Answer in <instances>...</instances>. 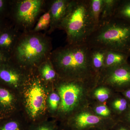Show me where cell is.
I'll return each instance as SVG.
<instances>
[{
	"mask_svg": "<svg viewBox=\"0 0 130 130\" xmlns=\"http://www.w3.org/2000/svg\"><path fill=\"white\" fill-rule=\"evenodd\" d=\"M119 1V0H103L102 12L100 23L113 17Z\"/></svg>",
	"mask_w": 130,
	"mask_h": 130,
	"instance_id": "20",
	"label": "cell"
},
{
	"mask_svg": "<svg viewBox=\"0 0 130 130\" xmlns=\"http://www.w3.org/2000/svg\"><path fill=\"white\" fill-rule=\"evenodd\" d=\"M60 98L58 93H51L49 98V104L51 110L56 111L59 108L60 103Z\"/></svg>",
	"mask_w": 130,
	"mask_h": 130,
	"instance_id": "24",
	"label": "cell"
},
{
	"mask_svg": "<svg viewBox=\"0 0 130 130\" xmlns=\"http://www.w3.org/2000/svg\"><path fill=\"white\" fill-rule=\"evenodd\" d=\"M23 76L21 72L14 68L5 66L0 67V79L15 88L21 83Z\"/></svg>",
	"mask_w": 130,
	"mask_h": 130,
	"instance_id": "13",
	"label": "cell"
},
{
	"mask_svg": "<svg viewBox=\"0 0 130 130\" xmlns=\"http://www.w3.org/2000/svg\"><path fill=\"white\" fill-rule=\"evenodd\" d=\"M106 104L115 116L120 119L126 113L130 107V102L123 95L115 93Z\"/></svg>",
	"mask_w": 130,
	"mask_h": 130,
	"instance_id": "12",
	"label": "cell"
},
{
	"mask_svg": "<svg viewBox=\"0 0 130 130\" xmlns=\"http://www.w3.org/2000/svg\"><path fill=\"white\" fill-rule=\"evenodd\" d=\"M21 126L18 122L11 121L5 124L1 128L0 130H21Z\"/></svg>",
	"mask_w": 130,
	"mask_h": 130,
	"instance_id": "25",
	"label": "cell"
},
{
	"mask_svg": "<svg viewBox=\"0 0 130 130\" xmlns=\"http://www.w3.org/2000/svg\"><path fill=\"white\" fill-rule=\"evenodd\" d=\"M34 130H57V129L53 125L43 124L39 126Z\"/></svg>",
	"mask_w": 130,
	"mask_h": 130,
	"instance_id": "27",
	"label": "cell"
},
{
	"mask_svg": "<svg viewBox=\"0 0 130 130\" xmlns=\"http://www.w3.org/2000/svg\"><path fill=\"white\" fill-rule=\"evenodd\" d=\"M90 50L86 43L67 44L52 51L49 58L59 77L97 82L98 76L91 62Z\"/></svg>",
	"mask_w": 130,
	"mask_h": 130,
	"instance_id": "1",
	"label": "cell"
},
{
	"mask_svg": "<svg viewBox=\"0 0 130 130\" xmlns=\"http://www.w3.org/2000/svg\"><path fill=\"white\" fill-rule=\"evenodd\" d=\"M40 72L42 78L46 81H53L59 77L49 58L41 64Z\"/></svg>",
	"mask_w": 130,
	"mask_h": 130,
	"instance_id": "19",
	"label": "cell"
},
{
	"mask_svg": "<svg viewBox=\"0 0 130 130\" xmlns=\"http://www.w3.org/2000/svg\"><path fill=\"white\" fill-rule=\"evenodd\" d=\"M70 0H54L51 1L49 10L51 16V23L48 33H51L58 29L66 15Z\"/></svg>",
	"mask_w": 130,
	"mask_h": 130,
	"instance_id": "10",
	"label": "cell"
},
{
	"mask_svg": "<svg viewBox=\"0 0 130 130\" xmlns=\"http://www.w3.org/2000/svg\"><path fill=\"white\" fill-rule=\"evenodd\" d=\"M51 39L40 32H23L19 37L11 57L20 64L32 66L49 58L52 52Z\"/></svg>",
	"mask_w": 130,
	"mask_h": 130,
	"instance_id": "4",
	"label": "cell"
},
{
	"mask_svg": "<svg viewBox=\"0 0 130 130\" xmlns=\"http://www.w3.org/2000/svg\"><path fill=\"white\" fill-rule=\"evenodd\" d=\"M106 52V50L101 49L91 48V62L93 69L98 76L105 68Z\"/></svg>",
	"mask_w": 130,
	"mask_h": 130,
	"instance_id": "15",
	"label": "cell"
},
{
	"mask_svg": "<svg viewBox=\"0 0 130 130\" xmlns=\"http://www.w3.org/2000/svg\"><path fill=\"white\" fill-rule=\"evenodd\" d=\"M121 93L130 102V88L124 91Z\"/></svg>",
	"mask_w": 130,
	"mask_h": 130,
	"instance_id": "31",
	"label": "cell"
},
{
	"mask_svg": "<svg viewBox=\"0 0 130 130\" xmlns=\"http://www.w3.org/2000/svg\"><path fill=\"white\" fill-rule=\"evenodd\" d=\"M51 23V16L49 9L39 18L37 23L30 31L33 32H40L49 28Z\"/></svg>",
	"mask_w": 130,
	"mask_h": 130,
	"instance_id": "22",
	"label": "cell"
},
{
	"mask_svg": "<svg viewBox=\"0 0 130 130\" xmlns=\"http://www.w3.org/2000/svg\"><path fill=\"white\" fill-rule=\"evenodd\" d=\"M45 2L43 0H19L13 4V18L19 29L30 31L44 9Z\"/></svg>",
	"mask_w": 130,
	"mask_h": 130,
	"instance_id": "6",
	"label": "cell"
},
{
	"mask_svg": "<svg viewBox=\"0 0 130 130\" xmlns=\"http://www.w3.org/2000/svg\"><path fill=\"white\" fill-rule=\"evenodd\" d=\"M103 3V0H89L90 12L95 28L100 24Z\"/></svg>",
	"mask_w": 130,
	"mask_h": 130,
	"instance_id": "21",
	"label": "cell"
},
{
	"mask_svg": "<svg viewBox=\"0 0 130 130\" xmlns=\"http://www.w3.org/2000/svg\"><path fill=\"white\" fill-rule=\"evenodd\" d=\"M58 29L66 32L67 44L86 43L95 29L90 12L89 0H70Z\"/></svg>",
	"mask_w": 130,
	"mask_h": 130,
	"instance_id": "3",
	"label": "cell"
},
{
	"mask_svg": "<svg viewBox=\"0 0 130 130\" xmlns=\"http://www.w3.org/2000/svg\"><path fill=\"white\" fill-rule=\"evenodd\" d=\"M5 28L0 31V50L11 55L21 33L18 28Z\"/></svg>",
	"mask_w": 130,
	"mask_h": 130,
	"instance_id": "11",
	"label": "cell"
},
{
	"mask_svg": "<svg viewBox=\"0 0 130 130\" xmlns=\"http://www.w3.org/2000/svg\"><path fill=\"white\" fill-rule=\"evenodd\" d=\"M5 28V27L3 26V24L2 21L1 20H0V31L2 29H3Z\"/></svg>",
	"mask_w": 130,
	"mask_h": 130,
	"instance_id": "32",
	"label": "cell"
},
{
	"mask_svg": "<svg viewBox=\"0 0 130 130\" xmlns=\"http://www.w3.org/2000/svg\"><path fill=\"white\" fill-rule=\"evenodd\" d=\"M11 55L0 50V63H3L8 60Z\"/></svg>",
	"mask_w": 130,
	"mask_h": 130,
	"instance_id": "28",
	"label": "cell"
},
{
	"mask_svg": "<svg viewBox=\"0 0 130 130\" xmlns=\"http://www.w3.org/2000/svg\"><path fill=\"white\" fill-rule=\"evenodd\" d=\"M115 93L107 86L96 85L91 91V99L93 101L106 103Z\"/></svg>",
	"mask_w": 130,
	"mask_h": 130,
	"instance_id": "16",
	"label": "cell"
},
{
	"mask_svg": "<svg viewBox=\"0 0 130 130\" xmlns=\"http://www.w3.org/2000/svg\"><path fill=\"white\" fill-rule=\"evenodd\" d=\"M110 130H130V126L124 121L118 120Z\"/></svg>",
	"mask_w": 130,
	"mask_h": 130,
	"instance_id": "26",
	"label": "cell"
},
{
	"mask_svg": "<svg viewBox=\"0 0 130 130\" xmlns=\"http://www.w3.org/2000/svg\"><path fill=\"white\" fill-rule=\"evenodd\" d=\"M86 43L90 48L118 51L130 56V23L114 17L101 22Z\"/></svg>",
	"mask_w": 130,
	"mask_h": 130,
	"instance_id": "2",
	"label": "cell"
},
{
	"mask_svg": "<svg viewBox=\"0 0 130 130\" xmlns=\"http://www.w3.org/2000/svg\"><path fill=\"white\" fill-rule=\"evenodd\" d=\"M14 101L13 96L6 89L0 88V105L5 107L11 106Z\"/></svg>",
	"mask_w": 130,
	"mask_h": 130,
	"instance_id": "23",
	"label": "cell"
},
{
	"mask_svg": "<svg viewBox=\"0 0 130 130\" xmlns=\"http://www.w3.org/2000/svg\"></svg>",
	"mask_w": 130,
	"mask_h": 130,
	"instance_id": "34",
	"label": "cell"
},
{
	"mask_svg": "<svg viewBox=\"0 0 130 130\" xmlns=\"http://www.w3.org/2000/svg\"><path fill=\"white\" fill-rule=\"evenodd\" d=\"M129 55L118 51H106L105 68L116 67L128 63Z\"/></svg>",
	"mask_w": 130,
	"mask_h": 130,
	"instance_id": "14",
	"label": "cell"
},
{
	"mask_svg": "<svg viewBox=\"0 0 130 130\" xmlns=\"http://www.w3.org/2000/svg\"><path fill=\"white\" fill-rule=\"evenodd\" d=\"M87 130H108L107 129H102V128H91V129H89Z\"/></svg>",
	"mask_w": 130,
	"mask_h": 130,
	"instance_id": "33",
	"label": "cell"
},
{
	"mask_svg": "<svg viewBox=\"0 0 130 130\" xmlns=\"http://www.w3.org/2000/svg\"><path fill=\"white\" fill-rule=\"evenodd\" d=\"M97 85L107 86L116 93L130 88V64L104 68L98 76Z\"/></svg>",
	"mask_w": 130,
	"mask_h": 130,
	"instance_id": "7",
	"label": "cell"
},
{
	"mask_svg": "<svg viewBox=\"0 0 130 130\" xmlns=\"http://www.w3.org/2000/svg\"><path fill=\"white\" fill-rule=\"evenodd\" d=\"M7 2L3 0H0V15L5 13L7 8Z\"/></svg>",
	"mask_w": 130,
	"mask_h": 130,
	"instance_id": "30",
	"label": "cell"
},
{
	"mask_svg": "<svg viewBox=\"0 0 130 130\" xmlns=\"http://www.w3.org/2000/svg\"><path fill=\"white\" fill-rule=\"evenodd\" d=\"M93 112L97 116L106 119L119 120L107 105L92 101L90 106Z\"/></svg>",
	"mask_w": 130,
	"mask_h": 130,
	"instance_id": "17",
	"label": "cell"
},
{
	"mask_svg": "<svg viewBox=\"0 0 130 130\" xmlns=\"http://www.w3.org/2000/svg\"><path fill=\"white\" fill-rule=\"evenodd\" d=\"M119 120L97 116L89 106L74 114L68 125L70 130H87L100 128L110 130Z\"/></svg>",
	"mask_w": 130,
	"mask_h": 130,
	"instance_id": "8",
	"label": "cell"
},
{
	"mask_svg": "<svg viewBox=\"0 0 130 130\" xmlns=\"http://www.w3.org/2000/svg\"><path fill=\"white\" fill-rule=\"evenodd\" d=\"M61 79L58 87L60 98L59 111L66 115L74 112V115L90 106L91 91L97 82Z\"/></svg>",
	"mask_w": 130,
	"mask_h": 130,
	"instance_id": "5",
	"label": "cell"
},
{
	"mask_svg": "<svg viewBox=\"0 0 130 130\" xmlns=\"http://www.w3.org/2000/svg\"><path fill=\"white\" fill-rule=\"evenodd\" d=\"M113 17L130 23V0H119Z\"/></svg>",
	"mask_w": 130,
	"mask_h": 130,
	"instance_id": "18",
	"label": "cell"
},
{
	"mask_svg": "<svg viewBox=\"0 0 130 130\" xmlns=\"http://www.w3.org/2000/svg\"><path fill=\"white\" fill-rule=\"evenodd\" d=\"M25 101L27 110L32 118L39 116L46 109V94L39 79L32 82L26 94Z\"/></svg>",
	"mask_w": 130,
	"mask_h": 130,
	"instance_id": "9",
	"label": "cell"
},
{
	"mask_svg": "<svg viewBox=\"0 0 130 130\" xmlns=\"http://www.w3.org/2000/svg\"><path fill=\"white\" fill-rule=\"evenodd\" d=\"M119 120L124 121L130 126V107L126 113Z\"/></svg>",
	"mask_w": 130,
	"mask_h": 130,
	"instance_id": "29",
	"label": "cell"
}]
</instances>
